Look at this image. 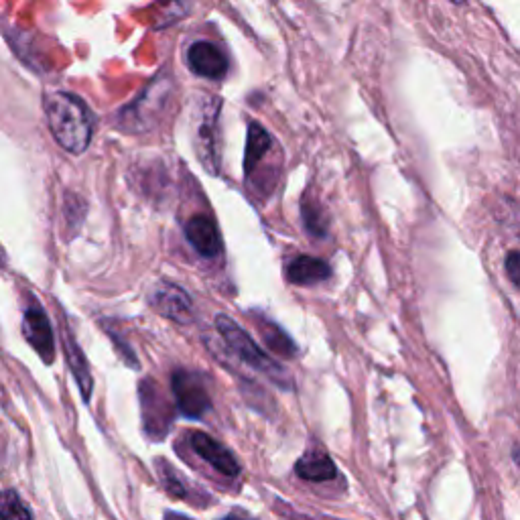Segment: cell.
<instances>
[{"label": "cell", "instance_id": "7402d4cb", "mask_svg": "<svg viewBox=\"0 0 520 520\" xmlns=\"http://www.w3.org/2000/svg\"><path fill=\"white\" fill-rule=\"evenodd\" d=\"M451 3H464V0H451Z\"/></svg>", "mask_w": 520, "mask_h": 520}, {"label": "cell", "instance_id": "8fae6325", "mask_svg": "<svg viewBox=\"0 0 520 520\" xmlns=\"http://www.w3.org/2000/svg\"><path fill=\"white\" fill-rule=\"evenodd\" d=\"M187 242L202 256L214 258L220 254L222 242L216 224L208 216H193L185 226Z\"/></svg>", "mask_w": 520, "mask_h": 520}, {"label": "cell", "instance_id": "ac0fdd59", "mask_svg": "<svg viewBox=\"0 0 520 520\" xmlns=\"http://www.w3.org/2000/svg\"><path fill=\"white\" fill-rule=\"evenodd\" d=\"M506 273L508 279L520 289V252H510L506 256Z\"/></svg>", "mask_w": 520, "mask_h": 520}, {"label": "cell", "instance_id": "2e32d148", "mask_svg": "<svg viewBox=\"0 0 520 520\" xmlns=\"http://www.w3.org/2000/svg\"><path fill=\"white\" fill-rule=\"evenodd\" d=\"M0 520H33V514L15 490H7L0 494Z\"/></svg>", "mask_w": 520, "mask_h": 520}, {"label": "cell", "instance_id": "e0dca14e", "mask_svg": "<svg viewBox=\"0 0 520 520\" xmlns=\"http://www.w3.org/2000/svg\"><path fill=\"white\" fill-rule=\"evenodd\" d=\"M303 220L311 234L323 236L325 234V220L321 216V210L313 204H303Z\"/></svg>", "mask_w": 520, "mask_h": 520}, {"label": "cell", "instance_id": "5bb4252c", "mask_svg": "<svg viewBox=\"0 0 520 520\" xmlns=\"http://www.w3.org/2000/svg\"><path fill=\"white\" fill-rule=\"evenodd\" d=\"M297 476L307 480V482H328L336 478V466L328 458V455L321 451H311L297 462L295 468Z\"/></svg>", "mask_w": 520, "mask_h": 520}, {"label": "cell", "instance_id": "d6986e66", "mask_svg": "<svg viewBox=\"0 0 520 520\" xmlns=\"http://www.w3.org/2000/svg\"><path fill=\"white\" fill-rule=\"evenodd\" d=\"M222 520H254V518H250L248 514H244L242 510H234L232 514H228L226 518H222Z\"/></svg>", "mask_w": 520, "mask_h": 520}, {"label": "cell", "instance_id": "9a60e30c", "mask_svg": "<svg viewBox=\"0 0 520 520\" xmlns=\"http://www.w3.org/2000/svg\"><path fill=\"white\" fill-rule=\"evenodd\" d=\"M260 332H263V338H265V342L269 344V348L273 352H277V354H281L285 358H293L297 354L295 342L273 321H269V319L260 321Z\"/></svg>", "mask_w": 520, "mask_h": 520}, {"label": "cell", "instance_id": "3957f363", "mask_svg": "<svg viewBox=\"0 0 520 520\" xmlns=\"http://www.w3.org/2000/svg\"><path fill=\"white\" fill-rule=\"evenodd\" d=\"M171 88L173 84L169 80H153V84L141 94V98H137L135 104L120 110V126L135 130V133H141L139 128L153 126V122L157 120V116H161L165 104L169 102Z\"/></svg>", "mask_w": 520, "mask_h": 520}, {"label": "cell", "instance_id": "ffe728a7", "mask_svg": "<svg viewBox=\"0 0 520 520\" xmlns=\"http://www.w3.org/2000/svg\"><path fill=\"white\" fill-rule=\"evenodd\" d=\"M165 520H191V518H187V516H183V514H177V512H167V514H165Z\"/></svg>", "mask_w": 520, "mask_h": 520}, {"label": "cell", "instance_id": "44dd1931", "mask_svg": "<svg viewBox=\"0 0 520 520\" xmlns=\"http://www.w3.org/2000/svg\"><path fill=\"white\" fill-rule=\"evenodd\" d=\"M514 462L520 466V445L514 449Z\"/></svg>", "mask_w": 520, "mask_h": 520}, {"label": "cell", "instance_id": "8992f818", "mask_svg": "<svg viewBox=\"0 0 520 520\" xmlns=\"http://www.w3.org/2000/svg\"><path fill=\"white\" fill-rule=\"evenodd\" d=\"M141 407L147 433L155 439L165 437L171 423V409L161 393V388L153 380H145L141 384Z\"/></svg>", "mask_w": 520, "mask_h": 520}, {"label": "cell", "instance_id": "7a4b0ae2", "mask_svg": "<svg viewBox=\"0 0 520 520\" xmlns=\"http://www.w3.org/2000/svg\"><path fill=\"white\" fill-rule=\"evenodd\" d=\"M216 328H218V332L222 334V338H224V342L228 344V348L244 362V364H248L250 368H254V370H258V372H263V374H267V376H271L277 384H281V386H285L287 382V374L283 372V368L273 360V358H269L263 350H260L254 342H252V338L240 328L238 323H234L230 317H226V315H218L216 317Z\"/></svg>", "mask_w": 520, "mask_h": 520}, {"label": "cell", "instance_id": "52a82bcc", "mask_svg": "<svg viewBox=\"0 0 520 520\" xmlns=\"http://www.w3.org/2000/svg\"><path fill=\"white\" fill-rule=\"evenodd\" d=\"M151 303L161 315H165L167 319H173L177 323H187L193 317L191 297L175 283L157 285L153 289Z\"/></svg>", "mask_w": 520, "mask_h": 520}, {"label": "cell", "instance_id": "9c48e42d", "mask_svg": "<svg viewBox=\"0 0 520 520\" xmlns=\"http://www.w3.org/2000/svg\"><path fill=\"white\" fill-rule=\"evenodd\" d=\"M191 447L202 460H206L220 474H224L228 478H236L240 474V466L234 455L222 443H218L214 437H210L206 433H193Z\"/></svg>", "mask_w": 520, "mask_h": 520}, {"label": "cell", "instance_id": "277c9868", "mask_svg": "<svg viewBox=\"0 0 520 520\" xmlns=\"http://www.w3.org/2000/svg\"><path fill=\"white\" fill-rule=\"evenodd\" d=\"M171 390L175 395L177 409L187 419H202L210 407V393L202 380V376L187 372V370H175L171 376Z\"/></svg>", "mask_w": 520, "mask_h": 520}, {"label": "cell", "instance_id": "4fadbf2b", "mask_svg": "<svg viewBox=\"0 0 520 520\" xmlns=\"http://www.w3.org/2000/svg\"><path fill=\"white\" fill-rule=\"evenodd\" d=\"M63 348H65V358H68L70 362V368H72V374L74 378L78 380V386L82 390V395L86 401H90V395H92V374H90V368H88V362L80 350V346L76 344V340L72 338V334L65 330L63 336Z\"/></svg>", "mask_w": 520, "mask_h": 520}, {"label": "cell", "instance_id": "5b68a950", "mask_svg": "<svg viewBox=\"0 0 520 520\" xmlns=\"http://www.w3.org/2000/svg\"><path fill=\"white\" fill-rule=\"evenodd\" d=\"M187 63L195 76L208 80H222L230 68L228 55L212 41L193 43L187 49Z\"/></svg>", "mask_w": 520, "mask_h": 520}, {"label": "cell", "instance_id": "6da1fadb", "mask_svg": "<svg viewBox=\"0 0 520 520\" xmlns=\"http://www.w3.org/2000/svg\"><path fill=\"white\" fill-rule=\"evenodd\" d=\"M47 124L57 145L72 155H82L94 139V114L68 92H53L43 102Z\"/></svg>", "mask_w": 520, "mask_h": 520}, {"label": "cell", "instance_id": "30bf717a", "mask_svg": "<svg viewBox=\"0 0 520 520\" xmlns=\"http://www.w3.org/2000/svg\"><path fill=\"white\" fill-rule=\"evenodd\" d=\"M275 151V141L260 124H250L248 141H246V155H244V171L246 179H252L260 165L267 163Z\"/></svg>", "mask_w": 520, "mask_h": 520}, {"label": "cell", "instance_id": "7c38bea8", "mask_svg": "<svg viewBox=\"0 0 520 520\" xmlns=\"http://www.w3.org/2000/svg\"><path fill=\"white\" fill-rule=\"evenodd\" d=\"M330 275V267L313 256H299L287 267V279L295 285H315L325 281Z\"/></svg>", "mask_w": 520, "mask_h": 520}, {"label": "cell", "instance_id": "ba28073f", "mask_svg": "<svg viewBox=\"0 0 520 520\" xmlns=\"http://www.w3.org/2000/svg\"><path fill=\"white\" fill-rule=\"evenodd\" d=\"M23 334L27 342L35 348V352L47 362H53L55 356V342H53V330L51 323L45 315L43 309L39 307H29L23 319Z\"/></svg>", "mask_w": 520, "mask_h": 520}]
</instances>
